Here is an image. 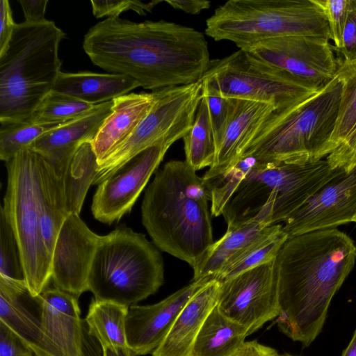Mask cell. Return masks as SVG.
I'll return each mask as SVG.
<instances>
[{"instance_id": "1", "label": "cell", "mask_w": 356, "mask_h": 356, "mask_svg": "<svg viewBox=\"0 0 356 356\" xmlns=\"http://www.w3.org/2000/svg\"><path fill=\"white\" fill-rule=\"evenodd\" d=\"M83 48L94 65L152 91L200 81L211 60L204 33L165 20L106 18L86 33Z\"/></svg>"}, {"instance_id": "2", "label": "cell", "mask_w": 356, "mask_h": 356, "mask_svg": "<svg viewBox=\"0 0 356 356\" xmlns=\"http://www.w3.org/2000/svg\"><path fill=\"white\" fill-rule=\"evenodd\" d=\"M355 261L353 240L337 228L289 236L275 258L280 330L309 346Z\"/></svg>"}, {"instance_id": "3", "label": "cell", "mask_w": 356, "mask_h": 356, "mask_svg": "<svg viewBox=\"0 0 356 356\" xmlns=\"http://www.w3.org/2000/svg\"><path fill=\"white\" fill-rule=\"evenodd\" d=\"M210 194L186 161L172 160L145 191L142 222L161 250L194 268L213 243Z\"/></svg>"}, {"instance_id": "4", "label": "cell", "mask_w": 356, "mask_h": 356, "mask_svg": "<svg viewBox=\"0 0 356 356\" xmlns=\"http://www.w3.org/2000/svg\"><path fill=\"white\" fill-rule=\"evenodd\" d=\"M64 32L54 22L16 24L0 55V122L31 118L60 73L58 48Z\"/></svg>"}, {"instance_id": "5", "label": "cell", "mask_w": 356, "mask_h": 356, "mask_svg": "<svg viewBox=\"0 0 356 356\" xmlns=\"http://www.w3.org/2000/svg\"><path fill=\"white\" fill-rule=\"evenodd\" d=\"M341 92L342 82L337 74L309 97L276 111L238 160L250 156L261 163H305L326 158Z\"/></svg>"}, {"instance_id": "6", "label": "cell", "mask_w": 356, "mask_h": 356, "mask_svg": "<svg viewBox=\"0 0 356 356\" xmlns=\"http://www.w3.org/2000/svg\"><path fill=\"white\" fill-rule=\"evenodd\" d=\"M163 282L161 254L144 234L123 225L100 236L88 277L95 300L129 307L155 293Z\"/></svg>"}, {"instance_id": "7", "label": "cell", "mask_w": 356, "mask_h": 356, "mask_svg": "<svg viewBox=\"0 0 356 356\" xmlns=\"http://www.w3.org/2000/svg\"><path fill=\"white\" fill-rule=\"evenodd\" d=\"M205 33L244 49L260 41L291 35L330 40L327 19L312 0H229L206 20Z\"/></svg>"}, {"instance_id": "8", "label": "cell", "mask_w": 356, "mask_h": 356, "mask_svg": "<svg viewBox=\"0 0 356 356\" xmlns=\"http://www.w3.org/2000/svg\"><path fill=\"white\" fill-rule=\"evenodd\" d=\"M42 156L26 148L6 162L7 188L1 207L18 241L25 281L33 296H40L51 278V257L40 225Z\"/></svg>"}, {"instance_id": "9", "label": "cell", "mask_w": 356, "mask_h": 356, "mask_svg": "<svg viewBox=\"0 0 356 356\" xmlns=\"http://www.w3.org/2000/svg\"><path fill=\"white\" fill-rule=\"evenodd\" d=\"M202 82L222 97L268 103L277 111L305 99L321 88L262 63L242 49L211 60Z\"/></svg>"}, {"instance_id": "10", "label": "cell", "mask_w": 356, "mask_h": 356, "mask_svg": "<svg viewBox=\"0 0 356 356\" xmlns=\"http://www.w3.org/2000/svg\"><path fill=\"white\" fill-rule=\"evenodd\" d=\"M202 82L154 90L155 102L131 136L98 163L93 185H99L143 151L170 147L190 131L202 98Z\"/></svg>"}, {"instance_id": "11", "label": "cell", "mask_w": 356, "mask_h": 356, "mask_svg": "<svg viewBox=\"0 0 356 356\" xmlns=\"http://www.w3.org/2000/svg\"><path fill=\"white\" fill-rule=\"evenodd\" d=\"M310 188L309 175L298 163H257L225 206L227 226L248 220L263 209L273 210L272 224L284 222L299 207Z\"/></svg>"}, {"instance_id": "12", "label": "cell", "mask_w": 356, "mask_h": 356, "mask_svg": "<svg viewBox=\"0 0 356 356\" xmlns=\"http://www.w3.org/2000/svg\"><path fill=\"white\" fill-rule=\"evenodd\" d=\"M330 40L291 35L260 41L242 50L262 63L321 88L336 76L340 62Z\"/></svg>"}, {"instance_id": "13", "label": "cell", "mask_w": 356, "mask_h": 356, "mask_svg": "<svg viewBox=\"0 0 356 356\" xmlns=\"http://www.w3.org/2000/svg\"><path fill=\"white\" fill-rule=\"evenodd\" d=\"M217 307L249 335L279 315L275 259L220 282Z\"/></svg>"}, {"instance_id": "14", "label": "cell", "mask_w": 356, "mask_h": 356, "mask_svg": "<svg viewBox=\"0 0 356 356\" xmlns=\"http://www.w3.org/2000/svg\"><path fill=\"white\" fill-rule=\"evenodd\" d=\"M169 148L161 145L147 148L100 183L91 205L95 218L112 224L129 212Z\"/></svg>"}, {"instance_id": "15", "label": "cell", "mask_w": 356, "mask_h": 356, "mask_svg": "<svg viewBox=\"0 0 356 356\" xmlns=\"http://www.w3.org/2000/svg\"><path fill=\"white\" fill-rule=\"evenodd\" d=\"M356 220V168L341 170L283 222L288 236Z\"/></svg>"}, {"instance_id": "16", "label": "cell", "mask_w": 356, "mask_h": 356, "mask_svg": "<svg viewBox=\"0 0 356 356\" xmlns=\"http://www.w3.org/2000/svg\"><path fill=\"white\" fill-rule=\"evenodd\" d=\"M100 236L79 215L70 213L58 234L51 257L55 288L79 298L88 291V277Z\"/></svg>"}, {"instance_id": "17", "label": "cell", "mask_w": 356, "mask_h": 356, "mask_svg": "<svg viewBox=\"0 0 356 356\" xmlns=\"http://www.w3.org/2000/svg\"><path fill=\"white\" fill-rule=\"evenodd\" d=\"M77 299L59 289L46 288L40 295L44 330L62 356H102L81 317Z\"/></svg>"}, {"instance_id": "18", "label": "cell", "mask_w": 356, "mask_h": 356, "mask_svg": "<svg viewBox=\"0 0 356 356\" xmlns=\"http://www.w3.org/2000/svg\"><path fill=\"white\" fill-rule=\"evenodd\" d=\"M210 280L193 281L157 303L129 307L126 319V333L131 355L143 356L152 353L185 304Z\"/></svg>"}, {"instance_id": "19", "label": "cell", "mask_w": 356, "mask_h": 356, "mask_svg": "<svg viewBox=\"0 0 356 356\" xmlns=\"http://www.w3.org/2000/svg\"><path fill=\"white\" fill-rule=\"evenodd\" d=\"M0 321L19 337L35 356H62L42 327L40 296H33L25 281L0 275Z\"/></svg>"}, {"instance_id": "20", "label": "cell", "mask_w": 356, "mask_h": 356, "mask_svg": "<svg viewBox=\"0 0 356 356\" xmlns=\"http://www.w3.org/2000/svg\"><path fill=\"white\" fill-rule=\"evenodd\" d=\"M113 100L99 105L39 137L29 147L40 154L56 173L62 175L81 144L92 142L111 112Z\"/></svg>"}, {"instance_id": "21", "label": "cell", "mask_w": 356, "mask_h": 356, "mask_svg": "<svg viewBox=\"0 0 356 356\" xmlns=\"http://www.w3.org/2000/svg\"><path fill=\"white\" fill-rule=\"evenodd\" d=\"M220 284L218 280H210L191 297L152 356L191 355L205 320L217 305Z\"/></svg>"}, {"instance_id": "22", "label": "cell", "mask_w": 356, "mask_h": 356, "mask_svg": "<svg viewBox=\"0 0 356 356\" xmlns=\"http://www.w3.org/2000/svg\"><path fill=\"white\" fill-rule=\"evenodd\" d=\"M277 111L270 104L239 99L236 112L218 147L213 164L202 176L204 180L219 175L238 160L243 151Z\"/></svg>"}, {"instance_id": "23", "label": "cell", "mask_w": 356, "mask_h": 356, "mask_svg": "<svg viewBox=\"0 0 356 356\" xmlns=\"http://www.w3.org/2000/svg\"><path fill=\"white\" fill-rule=\"evenodd\" d=\"M154 102L153 91L129 93L113 100L111 112L91 142L98 163L131 136Z\"/></svg>"}, {"instance_id": "24", "label": "cell", "mask_w": 356, "mask_h": 356, "mask_svg": "<svg viewBox=\"0 0 356 356\" xmlns=\"http://www.w3.org/2000/svg\"><path fill=\"white\" fill-rule=\"evenodd\" d=\"M273 212L262 209L254 218L228 225L225 234L209 247L194 267L193 281L215 279L224 266L252 241L266 227L272 225Z\"/></svg>"}, {"instance_id": "25", "label": "cell", "mask_w": 356, "mask_h": 356, "mask_svg": "<svg viewBox=\"0 0 356 356\" xmlns=\"http://www.w3.org/2000/svg\"><path fill=\"white\" fill-rule=\"evenodd\" d=\"M139 83L120 74L60 72L52 90L96 106L129 94Z\"/></svg>"}, {"instance_id": "26", "label": "cell", "mask_w": 356, "mask_h": 356, "mask_svg": "<svg viewBox=\"0 0 356 356\" xmlns=\"http://www.w3.org/2000/svg\"><path fill=\"white\" fill-rule=\"evenodd\" d=\"M248 335L245 327L225 316L216 305L205 320L191 356H233Z\"/></svg>"}, {"instance_id": "27", "label": "cell", "mask_w": 356, "mask_h": 356, "mask_svg": "<svg viewBox=\"0 0 356 356\" xmlns=\"http://www.w3.org/2000/svg\"><path fill=\"white\" fill-rule=\"evenodd\" d=\"M129 307L118 303L92 300L85 318L90 334L101 348L108 351L129 350L126 319Z\"/></svg>"}, {"instance_id": "28", "label": "cell", "mask_w": 356, "mask_h": 356, "mask_svg": "<svg viewBox=\"0 0 356 356\" xmlns=\"http://www.w3.org/2000/svg\"><path fill=\"white\" fill-rule=\"evenodd\" d=\"M40 211L42 237L47 251L52 257L58 234L68 214L65 209L61 176L42 156Z\"/></svg>"}, {"instance_id": "29", "label": "cell", "mask_w": 356, "mask_h": 356, "mask_svg": "<svg viewBox=\"0 0 356 356\" xmlns=\"http://www.w3.org/2000/svg\"><path fill=\"white\" fill-rule=\"evenodd\" d=\"M288 237L282 224L268 226L224 266L215 280L223 282L274 260Z\"/></svg>"}, {"instance_id": "30", "label": "cell", "mask_w": 356, "mask_h": 356, "mask_svg": "<svg viewBox=\"0 0 356 356\" xmlns=\"http://www.w3.org/2000/svg\"><path fill=\"white\" fill-rule=\"evenodd\" d=\"M97 167L98 159L91 142L83 143L60 175L68 215H79L88 190L96 176Z\"/></svg>"}, {"instance_id": "31", "label": "cell", "mask_w": 356, "mask_h": 356, "mask_svg": "<svg viewBox=\"0 0 356 356\" xmlns=\"http://www.w3.org/2000/svg\"><path fill=\"white\" fill-rule=\"evenodd\" d=\"M183 140L185 161L194 170L213 164L216 147L209 108L202 94L192 127Z\"/></svg>"}, {"instance_id": "32", "label": "cell", "mask_w": 356, "mask_h": 356, "mask_svg": "<svg viewBox=\"0 0 356 356\" xmlns=\"http://www.w3.org/2000/svg\"><path fill=\"white\" fill-rule=\"evenodd\" d=\"M339 59L337 74L342 82V92L335 127L329 143L330 153L356 127V61Z\"/></svg>"}, {"instance_id": "33", "label": "cell", "mask_w": 356, "mask_h": 356, "mask_svg": "<svg viewBox=\"0 0 356 356\" xmlns=\"http://www.w3.org/2000/svg\"><path fill=\"white\" fill-rule=\"evenodd\" d=\"M68 122V121H67ZM66 122L38 123L26 120L0 122V159L8 162L39 137Z\"/></svg>"}, {"instance_id": "34", "label": "cell", "mask_w": 356, "mask_h": 356, "mask_svg": "<svg viewBox=\"0 0 356 356\" xmlns=\"http://www.w3.org/2000/svg\"><path fill=\"white\" fill-rule=\"evenodd\" d=\"M257 161L252 156L242 157L223 173L204 179L210 194L211 215L215 217L222 215L225 206Z\"/></svg>"}, {"instance_id": "35", "label": "cell", "mask_w": 356, "mask_h": 356, "mask_svg": "<svg viewBox=\"0 0 356 356\" xmlns=\"http://www.w3.org/2000/svg\"><path fill=\"white\" fill-rule=\"evenodd\" d=\"M95 106L51 90L42 100L29 120L38 123H57L77 118Z\"/></svg>"}, {"instance_id": "36", "label": "cell", "mask_w": 356, "mask_h": 356, "mask_svg": "<svg viewBox=\"0 0 356 356\" xmlns=\"http://www.w3.org/2000/svg\"><path fill=\"white\" fill-rule=\"evenodd\" d=\"M0 275L17 281H25L19 245L13 227L1 208L0 209Z\"/></svg>"}, {"instance_id": "37", "label": "cell", "mask_w": 356, "mask_h": 356, "mask_svg": "<svg viewBox=\"0 0 356 356\" xmlns=\"http://www.w3.org/2000/svg\"><path fill=\"white\" fill-rule=\"evenodd\" d=\"M202 94L209 108L217 152L226 129L236 112L239 99L222 97L203 84Z\"/></svg>"}, {"instance_id": "38", "label": "cell", "mask_w": 356, "mask_h": 356, "mask_svg": "<svg viewBox=\"0 0 356 356\" xmlns=\"http://www.w3.org/2000/svg\"><path fill=\"white\" fill-rule=\"evenodd\" d=\"M323 13L330 30V40L335 49L342 46V36L346 23L350 0H312Z\"/></svg>"}, {"instance_id": "39", "label": "cell", "mask_w": 356, "mask_h": 356, "mask_svg": "<svg viewBox=\"0 0 356 356\" xmlns=\"http://www.w3.org/2000/svg\"><path fill=\"white\" fill-rule=\"evenodd\" d=\"M162 0H154L148 3L141 1L131 0H106L90 1L92 14L96 18L107 17V18L119 17V15L129 10H134L140 15H145L147 13L152 12V9Z\"/></svg>"}, {"instance_id": "40", "label": "cell", "mask_w": 356, "mask_h": 356, "mask_svg": "<svg viewBox=\"0 0 356 356\" xmlns=\"http://www.w3.org/2000/svg\"><path fill=\"white\" fill-rule=\"evenodd\" d=\"M326 159L334 169L350 172L356 168V127Z\"/></svg>"}, {"instance_id": "41", "label": "cell", "mask_w": 356, "mask_h": 356, "mask_svg": "<svg viewBox=\"0 0 356 356\" xmlns=\"http://www.w3.org/2000/svg\"><path fill=\"white\" fill-rule=\"evenodd\" d=\"M335 51L341 55V60L347 62L356 61L355 0H350L346 23L343 32L342 46L339 49H335Z\"/></svg>"}, {"instance_id": "42", "label": "cell", "mask_w": 356, "mask_h": 356, "mask_svg": "<svg viewBox=\"0 0 356 356\" xmlns=\"http://www.w3.org/2000/svg\"><path fill=\"white\" fill-rule=\"evenodd\" d=\"M0 356H35L10 328L0 321Z\"/></svg>"}, {"instance_id": "43", "label": "cell", "mask_w": 356, "mask_h": 356, "mask_svg": "<svg viewBox=\"0 0 356 356\" xmlns=\"http://www.w3.org/2000/svg\"><path fill=\"white\" fill-rule=\"evenodd\" d=\"M17 23H15L13 13L8 0L0 1V55L6 49Z\"/></svg>"}, {"instance_id": "44", "label": "cell", "mask_w": 356, "mask_h": 356, "mask_svg": "<svg viewBox=\"0 0 356 356\" xmlns=\"http://www.w3.org/2000/svg\"><path fill=\"white\" fill-rule=\"evenodd\" d=\"M48 0H19L26 22L31 24L41 23L47 20L45 12Z\"/></svg>"}, {"instance_id": "45", "label": "cell", "mask_w": 356, "mask_h": 356, "mask_svg": "<svg viewBox=\"0 0 356 356\" xmlns=\"http://www.w3.org/2000/svg\"><path fill=\"white\" fill-rule=\"evenodd\" d=\"M233 356H281L278 352L269 346L257 341H245Z\"/></svg>"}, {"instance_id": "46", "label": "cell", "mask_w": 356, "mask_h": 356, "mask_svg": "<svg viewBox=\"0 0 356 356\" xmlns=\"http://www.w3.org/2000/svg\"><path fill=\"white\" fill-rule=\"evenodd\" d=\"M164 1L175 9L191 15H197L211 6V2L207 0H165Z\"/></svg>"}, {"instance_id": "47", "label": "cell", "mask_w": 356, "mask_h": 356, "mask_svg": "<svg viewBox=\"0 0 356 356\" xmlns=\"http://www.w3.org/2000/svg\"><path fill=\"white\" fill-rule=\"evenodd\" d=\"M341 356H356V330L354 332L348 346L343 351Z\"/></svg>"}, {"instance_id": "48", "label": "cell", "mask_w": 356, "mask_h": 356, "mask_svg": "<svg viewBox=\"0 0 356 356\" xmlns=\"http://www.w3.org/2000/svg\"><path fill=\"white\" fill-rule=\"evenodd\" d=\"M106 356H132L129 350H118L116 352H112L106 350Z\"/></svg>"}, {"instance_id": "49", "label": "cell", "mask_w": 356, "mask_h": 356, "mask_svg": "<svg viewBox=\"0 0 356 356\" xmlns=\"http://www.w3.org/2000/svg\"><path fill=\"white\" fill-rule=\"evenodd\" d=\"M281 356H296V355H291L289 353H284V354L281 355Z\"/></svg>"}, {"instance_id": "50", "label": "cell", "mask_w": 356, "mask_h": 356, "mask_svg": "<svg viewBox=\"0 0 356 356\" xmlns=\"http://www.w3.org/2000/svg\"><path fill=\"white\" fill-rule=\"evenodd\" d=\"M102 356H106V352L105 349H102Z\"/></svg>"}, {"instance_id": "51", "label": "cell", "mask_w": 356, "mask_h": 356, "mask_svg": "<svg viewBox=\"0 0 356 356\" xmlns=\"http://www.w3.org/2000/svg\"><path fill=\"white\" fill-rule=\"evenodd\" d=\"M355 223H356V220H355Z\"/></svg>"}, {"instance_id": "52", "label": "cell", "mask_w": 356, "mask_h": 356, "mask_svg": "<svg viewBox=\"0 0 356 356\" xmlns=\"http://www.w3.org/2000/svg\"><path fill=\"white\" fill-rule=\"evenodd\" d=\"M355 2H356V0H355Z\"/></svg>"}]
</instances>
